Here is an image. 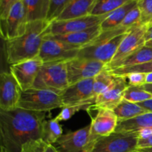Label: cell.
Listing matches in <instances>:
<instances>
[{"label": "cell", "mask_w": 152, "mask_h": 152, "mask_svg": "<svg viewBox=\"0 0 152 152\" xmlns=\"http://www.w3.org/2000/svg\"><path fill=\"white\" fill-rule=\"evenodd\" d=\"M45 112H35L20 108L0 110L1 148L7 152H21L26 142L42 139Z\"/></svg>", "instance_id": "cell-1"}, {"label": "cell", "mask_w": 152, "mask_h": 152, "mask_svg": "<svg viewBox=\"0 0 152 152\" xmlns=\"http://www.w3.org/2000/svg\"><path fill=\"white\" fill-rule=\"evenodd\" d=\"M50 22L47 20L30 22L25 34L5 42V56L10 65L39 56L44 37L48 34Z\"/></svg>", "instance_id": "cell-2"}, {"label": "cell", "mask_w": 152, "mask_h": 152, "mask_svg": "<svg viewBox=\"0 0 152 152\" xmlns=\"http://www.w3.org/2000/svg\"><path fill=\"white\" fill-rule=\"evenodd\" d=\"M129 30V28L119 26L102 31L100 35L93 42L80 49L78 57L94 59L108 65L115 56Z\"/></svg>", "instance_id": "cell-3"}, {"label": "cell", "mask_w": 152, "mask_h": 152, "mask_svg": "<svg viewBox=\"0 0 152 152\" xmlns=\"http://www.w3.org/2000/svg\"><path fill=\"white\" fill-rule=\"evenodd\" d=\"M68 86L67 61H54L43 63L33 88L52 91L59 94Z\"/></svg>", "instance_id": "cell-4"}, {"label": "cell", "mask_w": 152, "mask_h": 152, "mask_svg": "<svg viewBox=\"0 0 152 152\" xmlns=\"http://www.w3.org/2000/svg\"><path fill=\"white\" fill-rule=\"evenodd\" d=\"M64 107L59 94L45 89L31 88L22 91L18 108L35 112H47Z\"/></svg>", "instance_id": "cell-5"}, {"label": "cell", "mask_w": 152, "mask_h": 152, "mask_svg": "<svg viewBox=\"0 0 152 152\" xmlns=\"http://www.w3.org/2000/svg\"><path fill=\"white\" fill-rule=\"evenodd\" d=\"M148 25L137 24L129 28L126 37L120 43L119 48L111 62L107 65L106 68L109 71L116 69L125 59L145 45V33Z\"/></svg>", "instance_id": "cell-6"}, {"label": "cell", "mask_w": 152, "mask_h": 152, "mask_svg": "<svg viewBox=\"0 0 152 152\" xmlns=\"http://www.w3.org/2000/svg\"><path fill=\"white\" fill-rule=\"evenodd\" d=\"M98 140L91 134L90 124L62 134L53 144L58 152H91Z\"/></svg>", "instance_id": "cell-7"}, {"label": "cell", "mask_w": 152, "mask_h": 152, "mask_svg": "<svg viewBox=\"0 0 152 152\" xmlns=\"http://www.w3.org/2000/svg\"><path fill=\"white\" fill-rule=\"evenodd\" d=\"M139 138L137 134L114 132L99 138L91 152H137Z\"/></svg>", "instance_id": "cell-8"}, {"label": "cell", "mask_w": 152, "mask_h": 152, "mask_svg": "<svg viewBox=\"0 0 152 152\" xmlns=\"http://www.w3.org/2000/svg\"><path fill=\"white\" fill-rule=\"evenodd\" d=\"M80 49L56 39L50 34L44 37L39 57L43 62L68 61L78 56Z\"/></svg>", "instance_id": "cell-9"}, {"label": "cell", "mask_w": 152, "mask_h": 152, "mask_svg": "<svg viewBox=\"0 0 152 152\" xmlns=\"http://www.w3.org/2000/svg\"><path fill=\"white\" fill-rule=\"evenodd\" d=\"M27 14L22 0L11 7L7 18L1 19V36L4 41H10L23 35L26 31Z\"/></svg>", "instance_id": "cell-10"}, {"label": "cell", "mask_w": 152, "mask_h": 152, "mask_svg": "<svg viewBox=\"0 0 152 152\" xmlns=\"http://www.w3.org/2000/svg\"><path fill=\"white\" fill-rule=\"evenodd\" d=\"M107 67L106 64L88 58L76 57L67 61L69 85L87 79L94 78Z\"/></svg>", "instance_id": "cell-11"}, {"label": "cell", "mask_w": 152, "mask_h": 152, "mask_svg": "<svg viewBox=\"0 0 152 152\" xmlns=\"http://www.w3.org/2000/svg\"><path fill=\"white\" fill-rule=\"evenodd\" d=\"M108 13L102 16L91 14L88 16L67 19V20H55L50 22L48 29V34L62 35V34L85 31L100 25L104 19L108 16Z\"/></svg>", "instance_id": "cell-12"}, {"label": "cell", "mask_w": 152, "mask_h": 152, "mask_svg": "<svg viewBox=\"0 0 152 152\" xmlns=\"http://www.w3.org/2000/svg\"><path fill=\"white\" fill-rule=\"evenodd\" d=\"M44 62L39 56L10 65V72L19 83L22 91L34 87L39 70Z\"/></svg>", "instance_id": "cell-13"}, {"label": "cell", "mask_w": 152, "mask_h": 152, "mask_svg": "<svg viewBox=\"0 0 152 152\" xmlns=\"http://www.w3.org/2000/svg\"><path fill=\"white\" fill-rule=\"evenodd\" d=\"M93 86L94 78L83 80L69 85L59 94L64 107L80 105L85 102H95Z\"/></svg>", "instance_id": "cell-14"}, {"label": "cell", "mask_w": 152, "mask_h": 152, "mask_svg": "<svg viewBox=\"0 0 152 152\" xmlns=\"http://www.w3.org/2000/svg\"><path fill=\"white\" fill-rule=\"evenodd\" d=\"M0 110L10 111L18 108L22 89L10 72H1L0 77Z\"/></svg>", "instance_id": "cell-15"}, {"label": "cell", "mask_w": 152, "mask_h": 152, "mask_svg": "<svg viewBox=\"0 0 152 152\" xmlns=\"http://www.w3.org/2000/svg\"><path fill=\"white\" fill-rule=\"evenodd\" d=\"M129 86L126 78L123 76H116L114 83L95 99L93 108L114 110L123 99L126 89Z\"/></svg>", "instance_id": "cell-16"}, {"label": "cell", "mask_w": 152, "mask_h": 152, "mask_svg": "<svg viewBox=\"0 0 152 152\" xmlns=\"http://www.w3.org/2000/svg\"><path fill=\"white\" fill-rule=\"evenodd\" d=\"M96 114L91 119V134L95 139L108 136L115 132L118 119L113 110L98 108Z\"/></svg>", "instance_id": "cell-17"}, {"label": "cell", "mask_w": 152, "mask_h": 152, "mask_svg": "<svg viewBox=\"0 0 152 152\" xmlns=\"http://www.w3.org/2000/svg\"><path fill=\"white\" fill-rule=\"evenodd\" d=\"M114 132L137 134L143 137L152 134V112L145 114L125 121H118Z\"/></svg>", "instance_id": "cell-18"}, {"label": "cell", "mask_w": 152, "mask_h": 152, "mask_svg": "<svg viewBox=\"0 0 152 152\" xmlns=\"http://www.w3.org/2000/svg\"><path fill=\"white\" fill-rule=\"evenodd\" d=\"M101 33H102V30H101L100 25H99L89 28V29L85 30V31L62 34V35L51 36L56 39H59L60 41L81 49L83 47L93 42L96 37L100 35Z\"/></svg>", "instance_id": "cell-19"}, {"label": "cell", "mask_w": 152, "mask_h": 152, "mask_svg": "<svg viewBox=\"0 0 152 152\" xmlns=\"http://www.w3.org/2000/svg\"><path fill=\"white\" fill-rule=\"evenodd\" d=\"M96 2V0H71L56 20H67L91 15Z\"/></svg>", "instance_id": "cell-20"}, {"label": "cell", "mask_w": 152, "mask_h": 152, "mask_svg": "<svg viewBox=\"0 0 152 152\" xmlns=\"http://www.w3.org/2000/svg\"><path fill=\"white\" fill-rule=\"evenodd\" d=\"M138 4V0H132L119 8L108 13V16L100 24L102 31L118 28L130 10Z\"/></svg>", "instance_id": "cell-21"}, {"label": "cell", "mask_w": 152, "mask_h": 152, "mask_svg": "<svg viewBox=\"0 0 152 152\" xmlns=\"http://www.w3.org/2000/svg\"><path fill=\"white\" fill-rule=\"evenodd\" d=\"M25 6L28 22L47 20L50 0H22Z\"/></svg>", "instance_id": "cell-22"}, {"label": "cell", "mask_w": 152, "mask_h": 152, "mask_svg": "<svg viewBox=\"0 0 152 152\" xmlns=\"http://www.w3.org/2000/svg\"><path fill=\"white\" fill-rule=\"evenodd\" d=\"M113 111L117 116L118 121L131 120L148 112L137 103L131 102L126 99H123Z\"/></svg>", "instance_id": "cell-23"}, {"label": "cell", "mask_w": 152, "mask_h": 152, "mask_svg": "<svg viewBox=\"0 0 152 152\" xmlns=\"http://www.w3.org/2000/svg\"><path fill=\"white\" fill-rule=\"evenodd\" d=\"M152 60V45L145 44L125 59L117 68L134 66L146 63ZM116 68V69H117Z\"/></svg>", "instance_id": "cell-24"}, {"label": "cell", "mask_w": 152, "mask_h": 152, "mask_svg": "<svg viewBox=\"0 0 152 152\" xmlns=\"http://www.w3.org/2000/svg\"><path fill=\"white\" fill-rule=\"evenodd\" d=\"M62 135V127L56 118L44 120L42 129V140L49 145H53Z\"/></svg>", "instance_id": "cell-25"}, {"label": "cell", "mask_w": 152, "mask_h": 152, "mask_svg": "<svg viewBox=\"0 0 152 152\" xmlns=\"http://www.w3.org/2000/svg\"><path fill=\"white\" fill-rule=\"evenodd\" d=\"M116 76L111 74L107 68L101 71L94 78V97L96 99L99 95L105 92L115 80Z\"/></svg>", "instance_id": "cell-26"}, {"label": "cell", "mask_w": 152, "mask_h": 152, "mask_svg": "<svg viewBox=\"0 0 152 152\" xmlns=\"http://www.w3.org/2000/svg\"><path fill=\"white\" fill-rule=\"evenodd\" d=\"M130 1L132 0H96L91 14L96 16L108 14Z\"/></svg>", "instance_id": "cell-27"}, {"label": "cell", "mask_w": 152, "mask_h": 152, "mask_svg": "<svg viewBox=\"0 0 152 152\" xmlns=\"http://www.w3.org/2000/svg\"><path fill=\"white\" fill-rule=\"evenodd\" d=\"M151 99L152 94L142 88V86H129L123 96V99L134 103H140Z\"/></svg>", "instance_id": "cell-28"}, {"label": "cell", "mask_w": 152, "mask_h": 152, "mask_svg": "<svg viewBox=\"0 0 152 152\" xmlns=\"http://www.w3.org/2000/svg\"><path fill=\"white\" fill-rule=\"evenodd\" d=\"M94 102H85L80 105H71V106H65L62 108L59 114L55 118L59 122L66 121L70 120L76 113L81 110H87L88 111L91 108H93Z\"/></svg>", "instance_id": "cell-29"}, {"label": "cell", "mask_w": 152, "mask_h": 152, "mask_svg": "<svg viewBox=\"0 0 152 152\" xmlns=\"http://www.w3.org/2000/svg\"><path fill=\"white\" fill-rule=\"evenodd\" d=\"M109 71L115 76H125L132 74V73H142V74H151L152 73V60L146 62V63L141 64V65L125 67V68H119Z\"/></svg>", "instance_id": "cell-30"}, {"label": "cell", "mask_w": 152, "mask_h": 152, "mask_svg": "<svg viewBox=\"0 0 152 152\" xmlns=\"http://www.w3.org/2000/svg\"><path fill=\"white\" fill-rule=\"evenodd\" d=\"M71 1V0H50V7L47 21L52 22L56 20Z\"/></svg>", "instance_id": "cell-31"}, {"label": "cell", "mask_w": 152, "mask_h": 152, "mask_svg": "<svg viewBox=\"0 0 152 152\" xmlns=\"http://www.w3.org/2000/svg\"><path fill=\"white\" fill-rule=\"evenodd\" d=\"M138 6L141 11L140 23L152 25V0H138Z\"/></svg>", "instance_id": "cell-32"}, {"label": "cell", "mask_w": 152, "mask_h": 152, "mask_svg": "<svg viewBox=\"0 0 152 152\" xmlns=\"http://www.w3.org/2000/svg\"><path fill=\"white\" fill-rule=\"evenodd\" d=\"M140 20L141 11L137 4L136 7H134L132 10L129 12L120 26L125 28H130L137 24L140 23Z\"/></svg>", "instance_id": "cell-33"}, {"label": "cell", "mask_w": 152, "mask_h": 152, "mask_svg": "<svg viewBox=\"0 0 152 152\" xmlns=\"http://www.w3.org/2000/svg\"><path fill=\"white\" fill-rule=\"evenodd\" d=\"M47 145L42 139L30 141L23 145L21 152H45Z\"/></svg>", "instance_id": "cell-34"}, {"label": "cell", "mask_w": 152, "mask_h": 152, "mask_svg": "<svg viewBox=\"0 0 152 152\" xmlns=\"http://www.w3.org/2000/svg\"><path fill=\"white\" fill-rule=\"evenodd\" d=\"M123 77L126 78L129 86H142L146 83V74L142 73H132Z\"/></svg>", "instance_id": "cell-35"}, {"label": "cell", "mask_w": 152, "mask_h": 152, "mask_svg": "<svg viewBox=\"0 0 152 152\" xmlns=\"http://www.w3.org/2000/svg\"><path fill=\"white\" fill-rule=\"evenodd\" d=\"M19 0H0V19H5L10 9Z\"/></svg>", "instance_id": "cell-36"}, {"label": "cell", "mask_w": 152, "mask_h": 152, "mask_svg": "<svg viewBox=\"0 0 152 152\" xmlns=\"http://www.w3.org/2000/svg\"><path fill=\"white\" fill-rule=\"evenodd\" d=\"M148 147H152V134L146 137H140L138 141V149Z\"/></svg>", "instance_id": "cell-37"}, {"label": "cell", "mask_w": 152, "mask_h": 152, "mask_svg": "<svg viewBox=\"0 0 152 152\" xmlns=\"http://www.w3.org/2000/svg\"><path fill=\"white\" fill-rule=\"evenodd\" d=\"M145 44L152 45V25L148 26L146 33H145Z\"/></svg>", "instance_id": "cell-38"}, {"label": "cell", "mask_w": 152, "mask_h": 152, "mask_svg": "<svg viewBox=\"0 0 152 152\" xmlns=\"http://www.w3.org/2000/svg\"><path fill=\"white\" fill-rule=\"evenodd\" d=\"M138 105H140L143 108H145L148 112H152V99H148V100L145 101V102H140V103H137Z\"/></svg>", "instance_id": "cell-39"}, {"label": "cell", "mask_w": 152, "mask_h": 152, "mask_svg": "<svg viewBox=\"0 0 152 152\" xmlns=\"http://www.w3.org/2000/svg\"><path fill=\"white\" fill-rule=\"evenodd\" d=\"M45 152H58L56 151V149L55 148V147L53 145H49L48 144L47 146H46Z\"/></svg>", "instance_id": "cell-40"}, {"label": "cell", "mask_w": 152, "mask_h": 152, "mask_svg": "<svg viewBox=\"0 0 152 152\" xmlns=\"http://www.w3.org/2000/svg\"><path fill=\"white\" fill-rule=\"evenodd\" d=\"M142 88L152 94V84H145L142 86Z\"/></svg>", "instance_id": "cell-41"}, {"label": "cell", "mask_w": 152, "mask_h": 152, "mask_svg": "<svg viewBox=\"0 0 152 152\" xmlns=\"http://www.w3.org/2000/svg\"><path fill=\"white\" fill-rule=\"evenodd\" d=\"M145 84H152V73L146 74V83Z\"/></svg>", "instance_id": "cell-42"}, {"label": "cell", "mask_w": 152, "mask_h": 152, "mask_svg": "<svg viewBox=\"0 0 152 152\" xmlns=\"http://www.w3.org/2000/svg\"><path fill=\"white\" fill-rule=\"evenodd\" d=\"M138 152H152V147H148V148H139L137 150Z\"/></svg>", "instance_id": "cell-43"}, {"label": "cell", "mask_w": 152, "mask_h": 152, "mask_svg": "<svg viewBox=\"0 0 152 152\" xmlns=\"http://www.w3.org/2000/svg\"><path fill=\"white\" fill-rule=\"evenodd\" d=\"M1 152H7L5 151V150L4 149V148H1Z\"/></svg>", "instance_id": "cell-44"}, {"label": "cell", "mask_w": 152, "mask_h": 152, "mask_svg": "<svg viewBox=\"0 0 152 152\" xmlns=\"http://www.w3.org/2000/svg\"><path fill=\"white\" fill-rule=\"evenodd\" d=\"M137 152H138V151H137Z\"/></svg>", "instance_id": "cell-45"}]
</instances>
